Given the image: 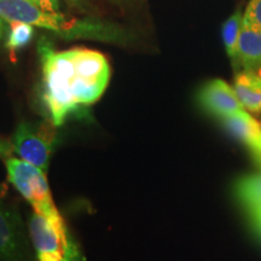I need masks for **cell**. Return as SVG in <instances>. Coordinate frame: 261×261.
<instances>
[{"mask_svg": "<svg viewBox=\"0 0 261 261\" xmlns=\"http://www.w3.org/2000/svg\"><path fill=\"white\" fill-rule=\"evenodd\" d=\"M42 67V100L50 121L61 126L71 114L96 103L110 79V65L97 51H55L42 38L38 46Z\"/></svg>", "mask_w": 261, "mask_h": 261, "instance_id": "obj_1", "label": "cell"}, {"mask_svg": "<svg viewBox=\"0 0 261 261\" xmlns=\"http://www.w3.org/2000/svg\"><path fill=\"white\" fill-rule=\"evenodd\" d=\"M29 236L37 261H84L61 213L34 212L29 220Z\"/></svg>", "mask_w": 261, "mask_h": 261, "instance_id": "obj_3", "label": "cell"}, {"mask_svg": "<svg viewBox=\"0 0 261 261\" xmlns=\"http://www.w3.org/2000/svg\"><path fill=\"white\" fill-rule=\"evenodd\" d=\"M2 33H3V22L0 19V37H2Z\"/></svg>", "mask_w": 261, "mask_h": 261, "instance_id": "obj_18", "label": "cell"}, {"mask_svg": "<svg viewBox=\"0 0 261 261\" xmlns=\"http://www.w3.org/2000/svg\"><path fill=\"white\" fill-rule=\"evenodd\" d=\"M233 89L244 109L261 114V69L240 71L234 77Z\"/></svg>", "mask_w": 261, "mask_h": 261, "instance_id": "obj_9", "label": "cell"}, {"mask_svg": "<svg viewBox=\"0 0 261 261\" xmlns=\"http://www.w3.org/2000/svg\"><path fill=\"white\" fill-rule=\"evenodd\" d=\"M197 100L202 109L219 119L244 110L233 86L231 87L221 79H214L204 84L197 94Z\"/></svg>", "mask_w": 261, "mask_h": 261, "instance_id": "obj_7", "label": "cell"}, {"mask_svg": "<svg viewBox=\"0 0 261 261\" xmlns=\"http://www.w3.org/2000/svg\"><path fill=\"white\" fill-rule=\"evenodd\" d=\"M12 145L4 140H0V158L8 159L12 154Z\"/></svg>", "mask_w": 261, "mask_h": 261, "instance_id": "obj_15", "label": "cell"}, {"mask_svg": "<svg viewBox=\"0 0 261 261\" xmlns=\"http://www.w3.org/2000/svg\"><path fill=\"white\" fill-rule=\"evenodd\" d=\"M243 22L261 32V0H250L243 14Z\"/></svg>", "mask_w": 261, "mask_h": 261, "instance_id": "obj_14", "label": "cell"}, {"mask_svg": "<svg viewBox=\"0 0 261 261\" xmlns=\"http://www.w3.org/2000/svg\"><path fill=\"white\" fill-rule=\"evenodd\" d=\"M55 126L50 123L21 122L12 137V150L19 158L46 172L54 149Z\"/></svg>", "mask_w": 261, "mask_h": 261, "instance_id": "obj_5", "label": "cell"}, {"mask_svg": "<svg viewBox=\"0 0 261 261\" xmlns=\"http://www.w3.org/2000/svg\"><path fill=\"white\" fill-rule=\"evenodd\" d=\"M237 63L244 70L261 69V32L242 22Z\"/></svg>", "mask_w": 261, "mask_h": 261, "instance_id": "obj_10", "label": "cell"}, {"mask_svg": "<svg viewBox=\"0 0 261 261\" xmlns=\"http://www.w3.org/2000/svg\"><path fill=\"white\" fill-rule=\"evenodd\" d=\"M249 215L250 218H252L254 226H255L256 230L261 233V208L255 212H253V213H250Z\"/></svg>", "mask_w": 261, "mask_h": 261, "instance_id": "obj_17", "label": "cell"}, {"mask_svg": "<svg viewBox=\"0 0 261 261\" xmlns=\"http://www.w3.org/2000/svg\"><path fill=\"white\" fill-rule=\"evenodd\" d=\"M0 260H27V241L19 217L0 200Z\"/></svg>", "mask_w": 261, "mask_h": 261, "instance_id": "obj_6", "label": "cell"}, {"mask_svg": "<svg viewBox=\"0 0 261 261\" xmlns=\"http://www.w3.org/2000/svg\"><path fill=\"white\" fill-rule=\"evenodd\" d=\"M0 18L9 23L23 22L65 37L104 38L107 31L102 24L69 21L56 11L42 9L33 0H0Z\"/></svg>", "mask_w": 261, "mask_h": 261, "instance_id": "obj_2", "label": "cell"}, {"mask_svg": "<svg viewBox=\"0 0 261 261\" xmlns=\"http://www.w3.org/2000/svg\"><path fill=\"white\" fill-rule=\"evenodd\" d=\"M220 120L227 132L249 150L261 167V123L246 110Z\"/></svg>", "mask_w": 261, "mask_h": 261, "instance_id": "obj_8", "label": "cell"}, {"mask_svg": "<svg viewBox=\"0 0 261 261\" xmlns=\"http://www.w3.org/2000/svg\"><path fill=\"white\" fill-rule=\"evenodd\" d=\"M33 35H34L33 25L23 23V22H12L8 41H6V47L11 52L17 51L31 42Z\"/></svg>", "mask_w": 261, "mask_h": 261, "instance_id": "obj_13", "label": "cell"}, {"mask_svg": "<svg viewBox=\"0 0 261 261\" xmlns=\"http://www.w3.org/2000/svg\"><path fill=\"white\" fill-rule=\"evenodd\" d=\"M234 194L248 212L253 213L261 208V173L246 175L234 184Z\"/></svg>", "mask_w": 261, "mask_h": 261, "instance_id": "obj_11", "label": "cell"}, {"mask_svg": "<svg viewBox=\"0 0 261 261\" xmlns=\"http://www.w3.org/2000/svg\"><path fill=\"white\" fill-rule=\"evenodd\" d=\"M34 3H37L39 6H41L45 10H52V11H56L57 8V0H33Z\"/></svg>", "mask_w": 261, "mask_h": 261, "instance_id": "obj_16", "label": "cell"}, {"mask_svg": "<svg viewBox=\"0 0 261 261\" xmlns=\"http://www.w3.org/2000/svg\"><path fill=\"white\" fill-rule=\"evenodd\" d=\"M5 165L10 182L32 204L34 212L45 215L60 213L52 200L45 171L12 156L5 160Z\"/></svg>", "mask_w": 261, "mask_h": 261, "instance_id": "obj_4", "label": "cell"}, {"mask_svg": "<svg viewBox=\"0 0 261 261\" xmlns=\"http://www.w3.org/2000/svg\"><path fill=\"white\" fill-rule=\"evenodd\" d=\"M70 2H73V3H80V2H83V0H70Z\"/></svg>", "mask_w": 261, "mask_h": 261, "instance_id": "obj_19", "label": "cell"}, {"mask_svg": "<svg viewBox=\"0 0 261 261\" xmlns=\"http://www.w3.org/2000/svg\"><path fill=\"white\" fill-rule=\"evenodd\" d=\"M243 14L240 9L231 15L223 24V39L227 56L233 63H237L238 42H240L241 29H242Z\"/></svg>", "mask_w": 261, "mask_h": 261, "instance_id": "obj_12", "label": "cell"}]
</instances>
